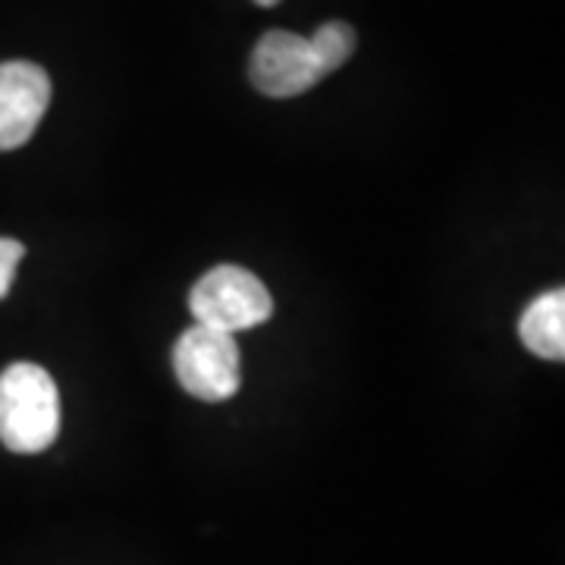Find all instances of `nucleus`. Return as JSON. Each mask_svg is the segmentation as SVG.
<instances>
[{"label":"nucleus","instance_id":"1","mask_svg":"<svg viewBox=\"0 0 565 565\" xmlns=\"http://www.w3.org/2000/svg\"><path fill=\"white\" fill-rule=\"evenodd\" d=\"M61 434V393L54 377L32 362L10 364L0 374V444L35 456Z\"/></svg>","mask_w":565,"mask_h":565},{"label":"nucleus","instance_id":"2","mask_svg":"<svg viewBox=\"0 0 565 565\" xmlns=\"http://www.w3.org/2000/svg\"><path fill=\"white\" fill-rule=\"evenodd\" d=\"M173 371L189 396L202 403H223L239 393L243 355L233 333L195 323L177 340Z\"/></svg>","mask_w":565,"mask_h":565},{"label":"nucleus","instance_id":"3","mask_svg":"<svg viewBox=\"0 0 565 565\" xmlns=\"http://www.w3.org/2000/svg\"><path fill=\"white\" fill-rule=\"evenodd\" d=\"M189 308L195 323L223 333H239L267 321L274 315V299L252 270L239 264H221L192 286Z\"/></svg>","mask_w":565,"mask_h":565},{"label":"nucleus","instance_id":"4","mask_svg":"<svg viewBox=\"0 0 565 565\" xmlns=\"http://www.w3.org/2000/svg\"><path fill=\"white\" fill-rule=\"evenodd\" d=\"M248 76L267 98H296L315 88L323 76H330V70L315 41L286 29H274L264 32L258 41L248 63Z\"/></svg>","mask_w":565,"mask_h":565},{"label":"nucleus","instance_id":"5","mask_svg":"<svg viewBox=\"0 0 565 565\" xmlns=\"http://www.w3.org/2000/svg\"><path fill=\"white\" fill-rule=\"evenodd\" d=\"M51 104V79L39 63H0V151H13L35 136Z\"/></svg>","mask_w":565,"mask_h":565},{"label":"nucleus","instance_id":"6","mask_svg":"<svg viewBox=\"0 0 565 565\" xmlns=\"http://www.w3.org/2000/svg\"><path fill=\"white\" fill-rule=\"evenodd\" d=\"M519 337L525 349H531L537 359L546 362H563L565 359V292L550 289L527 305L522 321H519Z\"/></svg>","mask_w":565,"mask_h":565},{"label":"nucleus","instance_id":"7","mask_svg":"<svg viewBox=\"0 0 565 565\" xmlns=\"http://www.w3.org/2000/svg\"><path fill=\"white\" fill-rule=\"evenodd\" d=\"M315 41V47H318V54L327 63V70L330 73H337L340 66H343L349 57H352V51H355V29L349 25V22H323L321 29L311 35Z\"/></svg>","mask_w":565,"mask_h":565},{"label":"nucleus","instance_id":"8","mask_svg":"<svg viewBox=\"0 0 565 565\" xmlns=\"http://www.w3.org/2000/svg\"><path fill=\"white\" fill-rule=\"evenodd\" d=\"M22 258H25L22 243L0 236V299L10 296V286L17 280V270H20Z\"/></svg>","mask_w":565,"mask_h":565},{"label":"nucleus","instance_id":"9","mask_svg":"<svg viewBox=\"0 0 565 565\" xmlns=\"http://www.w3.org/2000/svg\"><path fill=\"white\" fill-rule=\"evenodd\" d=\"M255 3H258V7H277L280 0H255Z\"/></svg>","mask_w":565,"mask_h":565}]
</instances>
